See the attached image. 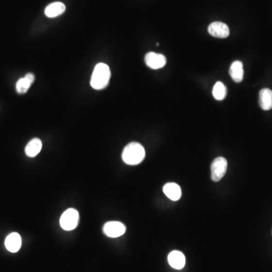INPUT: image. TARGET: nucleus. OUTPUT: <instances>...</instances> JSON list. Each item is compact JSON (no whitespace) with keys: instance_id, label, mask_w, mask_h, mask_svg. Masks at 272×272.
<instances>
[{"instance_id":"5","label":"nucleus","mask_w":272,"mask_h":272,"mask_svg":"<svg viewBox=\"0 0 272 272\" xmlns=\"http://www.w3.org/2000/svg\"><path fill=\"white\" fill-rule=\"evenodd\" d=\"M126 231V226L120 222H109L103 228V231L109 238H119L124 235Z\"/></svg>"},{"instance_id":"9","label":"nucleus","mask_w":272,"mask_h":272,"mask_svg":"<svg viewBox=\"0 0 272 272\" xmlns=\"http://www.w3.org/2000/svg\"><path fill=\"white\" fill-rule=\"evenodd\" d=\"M5 245L9 251L16 253L21 247V236L17 233H12L5 239Z\"/></svg>"},{"instance_id":"15","label":"nucleus","mask_w":272,"mask_h":272,"mask_svg":"<svg viewBox=\"0 0 272 272\" xmlns=\"http://www.w3.org/2000/svg\"><path fill=\"white\" fill-rule=\"evenodd\" d=\"M229 74L233 80L235 82H240L243 79V63L240 61L233 62L230 67Z\"/></svg>"},{"instance_id":"3","label":"nucleus","mask_w":272,"mask_h":272,"mask_svg":"<svg viewBox=\"0 0 272 272\" xmlns=\"http://www.w3.org/2000/svg\"><path fill=\"white\" fill-rule=\"evenodd\" d=\"M80 214L75 209H68L64 212L60 219L62 228L65 231H72L79 224Z\"/></svg>"},{"instance_id":"1","label":"nucleus","mask_w":272,"mask_h":272,"mask_svg":"<svg viewBox=\"0 0 272 272\" xmlns=\"http://www.w3.org/2000/svg\"><path fill=\"white\" fill-rule=\"evenodd\" d=\"M145 158V150L138 142H131L124 149L122 158L127 164L135 166L139 164Z\"/></svg>"},{"instance_id":"4","label":"nucleus","mask_w":272,"mask_h":272,"mask_svg":"<svg viewBox=\"0 0 272 272\" xmlns=\"http://www.w3.org/2000/svg\"><path fill=\"white\" fill-rule=\"evenodd\" d=\"M228 167V163L225 158H216L211 164V178L214 181H219L225 175Z\"/></svg>"},{"instance_id":"8","label":"nucleus","mask_w":272,"mask_h":272,"mask_svg":"<svg viewBox=\"0 0 272 272\" xmlns=\"http://www.w3.org/2000/svg\"><path fill=\"white\" fill-rule=\"evenodd\" d=\"M168 262L173 269L179 270L185 267V257L181 252L175 250L168 256Z\"/></svg>"},{"instance_id":"12","label":"nucleus","mask_w":272,"mask_h":272,"mask_svg":"<svg viewBox=\"0 0 272 272\" xmlns=\"http://www.w3.org/2000/svg\"><path fill=\"white\" fill-rule=\"evenodd\" d=\"M43 147V143L40 139H33L28 142L25 147V154L29 158H35L40 154Z\"/></svg>"},{"instance_id":"10","label":"nucleus","mask_w":272,"mask_h":272,"mask_svg":"<svg viewBox=\"0 0 272 272\" xmlns=\"http://www.w3.org/2000/svg\"><path fill=\"white\" fill-rule=\"evenodd\" d=\"M35 80V76L31 73L26 74L25 77L18 80L16 83V91L19 94H24L31 88V85Z\"/></svg>"},{"instance_id":"2","label":"nucleus","mask_w":272,"mask_h":272,"mask_svg":"<svg viewBox=\"0 0 272 272\" xmlns=\"http://www.w3.org/2000/svg\"><path fill=\"white\" fill-rule=\"evenodd\" d=\"M111 70L106 64L99 63L95 67L91 78V86L96 90L104 89L108 86L111 79Z\"/></svg>"},{"instance_id":"16","label":"nucleus","mask_w":272,"mask_h":272,"mask_svg":"<svg viewBox=\"0 0 272 272\" xmlns=\"http://www.w3.org/2000/svg\"><path fill=\"white\" fill-rule=\"evenodd\" d=\"M212 95L215 99L218 101L224 100L227 95V88L224 86V84L222 82H216L212 89Z\"/></svg>"},{"instance_id":"13","label":"nucleus","mask_w":272,"mask_h":272,"mask_svg":"<svg viewBox=\"0 0 272 272\" xmlns=\"http://www.w3.org/2000/svg\"><path fill=\"white\" fill-rule=\"evenodd\" d=\"M163 192L166 197L173 201L178 200L181 196V188L176 183H167L163 186Z\"/></svg>"},{"instance_id":"6","label":"nucleus","mask_w":272,"mask_h":272,"mask_svg":"<svg viewBox=\"0 0 272 272\" xmlns=\"http://www.w3.org/2000/svg\"><path fill=\"white\" fill-rule=\"evenodd\" d=\"M146 64L150 68L154 70L162 68L166 64V58L162 54L155 53V52H148L144 58Z\"/></svg>"},{"instance_id":"14","label":"nucleus","mask_w":272,"mask_h":272,"mask_svg":"<svg viewBox=\"0 0 272 272\" xmlns=\"http://www.w3.org/2000/svg\"><path fill=\"white\" fill-rule=\"evenodd\" d=\"M259 105L264 111L272 109V91L269 89H262L259 92Z\"/></svg>"},{"instance_id":"7","label":"nucleus","mask_w":272,"mask_h":272,"mask_svg":"<svg viewBox=\"0 0 272 272\" xmlns=\"http://www.w3.org/2000/svg\"><path fill=\"white\" fill-rule=\"evenodd\" d=\"M208 32L211 36L216 38H227L230 34V30L228 26L224 23L216 22L209 24Z\"/></svg>"},{"instance_id":"11","label":"nucleus","mask_w":272,"mask_h":272,"mask_svg":"<svg viewBox=\"0 0 272 272\" xmlns=\"http://www.w3.org/2000/svg\"><path fill=\"white\" fill-rule=\"evenodd\" d=\"M66 6L64 4L60 2H53L50 4L45 9V15L48 17H56L63 14L65 12Z\"/></svg>"}]
</instances>
